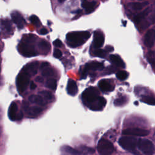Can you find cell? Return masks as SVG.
<instances>
[{
    "mask_svg": "<svg viewBox=\"0 0 155 155\" xmlns=\"http://www.w3.org/2000/svg\"><path fill=\"white\" fill-rule=\"evenodd\" d=\"M90 33L88 31L70 32L66 36L67 44L73 48L81 46L90 38Z\"/></svg>",
    "mask_w": 155,
    "mask_h": 155,
    "instance_id": "1",
    "label": "cell"
},
{
    "mask_svg": "<svg viewBox=\"0 0 155 155\" xmlns=\"http://www.w3.org/2000/svg\"><path fill=\"white\" fill-rule=\"evenodd\" d=\"M35 35H30L28 36L24 37L22 40L18 45V50L20 53L25 57H33L36 56L38 53L35 50V46L33 45Z\"/></svg>",
    "mask_w": 155,
    "mask_h": 155,
    "instance_id": "2",
    "label": "cell"
},
{
    "mask_svg": "<svg viewBox=\"0 0 155 155\" xmlns=\"http://www.w3.org/2000/svg\"><path fill=\"white\" fill-rule=\"evenodd\" d=\"M98 90L93 87H90L85 89L82 94V99L84 103L89 108L94 104L99 97Z\"/></svg>",
    "mask_w": 155,
    "mask_h": 155,
    "instance_id": "3",
    "label": "cell"
},
{
    "mask_svg": "<svg viewBox=\"0 0 155 155\" xmlns=\"http://www.w3.org/2000/svg\"><path fill=\"white\" fill-rule=\"evenodd\" d=\"M30 76L24 71L19 73L16 78V87L19 93H22L27 88L30 82Z\"/></svg>",
    "mask_w": 155,
    "mask_h": 155,
    "instance_id": "4",
    "label": "cell"
},
{
    "mask_svg": "<svg viewBox=\"0 0 155 155\" xmlns=\"http://www.w3.org/2000/svg\"><path fill=\"white\" fill-rule=\"evenodd\" d=\"M97 151L100 155H110L114 151V147L110 141L101 139L97 143Z\"/></svg>",
    "mask_w": 155,
    "mask_h": 155,
    "instance_id": "5",
    "label": "cell"
},
{
    "mask_svg": "<svg viewBox=\"0 0 155 155\" xmlns=\"http://www.w3.org/2000/svg\"><path fill=\"white\" fill-rule=\"evenodd\" d=\"M137 146L139 149L145 155H153L154 153V146L153 143L148 139H139Z\"/></svg>",
    "mask_w": 155,
    "mask_h": 155,
    "instance_id": "6",
    "label": "cell"
},
{
    "mask_svg": "<svg viewBox=\"0 0 155 155\" xmlns=\"http://www.w3.org/2000/svg\"><path fill=\"white\" fill-rule=\"evenodd\" d=\"M138 142L137 139L133 137L124 136L122 137L119 139V144L124 149L127 150H133L137 145Z\"/></svg>",
    "mask_w": 155,
    "mask_h": 155,
    "instance_id": "7",
    "label": "cell"
},
{
    "mask_svg": "<svg viewBox=\"0 0 155 155\" xmlns=\"http://www.w3.org/2000/svg\"><path fill=\"white\" fill-rule=\"evenodd\" d=\"M104 68V64L100 62L92 61L87 63L83 68L81 73V78L85 79L87 76V73L90 70H102Z\"/></svg>",
    "mask_w": 155,
    "mask_h": 155,
    "instance_id": "8",
    "label": "cell"
},
{
    "mask_svg": "<svg viewBox=\"0 0 155 155\" xmlns=\"http://www.w3.org/2000/svg\"><path fill=\"white\" fill-rule=\"evenodd\" d=\"M18 106L15 102H12L8 108V117L12 120H19L23 117L22 112L18 113Z\"/></svg>",
    "mask_w": 155,
    "mask_h": 155,
    "instance_id": "9",
    "label": "cell"
},
{
    "mask_svg": "<svg viewBox=\"0 0 155 155\" xmlns=\"http://www.w3.org/2000/svg\"><path fill=\"white\" fill-rule=\"evenodd\" d=\"M149 134V131L147 130L133 128L124 130L122 134L125 136H146Z\"/></svg>",
    "mask_w": 155,
    "mask_h": 155,
    "instance_id": "10",
    "label": "cell"
},
{
    "mask_svg": "<svg viewBox=\"0 0 155 155\" xmlns=\"http://www.w3.org/2000/svg\"><path fill=\"white\" fill-rule=\"evenodd\" d=\"M104 35L100 30H96L93 35V45L96 48H99L104 45Z\"/></svg>",
    "mask_w": 155,
    "mask_h": 155,
    "instance_id": "11",
    "label": "cell"
},
{
    "mask_svg": "<svg viewBox=\"0 0 155 155\" xmlns=\"http://www.w3.org/2000/svg\"><path fill=\"white\" fill-rule=\"evenodd\" d=\"M11 18L13 22L16 25L19 29H22L25 24V21L22 15L18 12H14L11 14Z\"/></svg>",
    "mask_w": 155,
    "mask_h": 155,
    "instance_id": "12",
    "label": "cell"
},
{
    "mask_svg": "<svg viewBox=\"0 0 155 155\" xmlns=\"http://www.w3.org/2000/svg\"><path fill=\"white\" fill-rule=\"evenodd\" d=\"M144 44L147 47H152L155 42V30L150 29L147 31L143 39Z\"/></svg>",
    "mask_w": 155,
    "mask_h": 155,
    "instance_id": "13",
    "label": "cell"
},
{
    "mask_svg": "<svg viewBox=\"0 0 155 155\" xmlns=\"http://www.w3.org/2000/svg\"><path fill=\"white\" fill-rule=\"evenodd\" d=\"M39 66V62L35 61L27 64L22 69V71L27 73L30 76H34L37 73V70Z\"/></svg>",
    "mask_w": 155,
    "mask_h": 155,
    "instance_id": "14",
    "label": "cell"
},
{
    "mask_svg": "<svg viewBox=\"0 0 155 155\" xmlns=\"http://www.w3.org/2000/svg\"><path fill=\"white\" fill-rule=\"evenodd\" d=\"M98 86L99 88L104 92L111 91L114 89V86L107 81V79H102L98 82Z\"/></svg>",
    "mask_w": 155,
    "mask_h": 155,
    "instance_id": "15",
    "label": "cell"
},
{
    "mask_svg": "<svg viewBox=\"0 0 155 155\" xmlns=\"http://www.w3.org/2000/svg\"><path fill=\"white\" fill-rule=\"evenodd\" d=\"M107 103V101L103 97H99L98 100L93 104L92 105H91L89 108L94 110V111H98V110H101L102 108L105 106Z\"/></svg>",
    "mask_w": 155,
    "mask_h": 155,
    "instance_id": "16",
    "label": "cell"
},
{
    "mask_svg": "<svg viewBox=\"0 0 155 155\" xmlns=\"http://www.w3.org/2000/svg\"><path fill=\"white\" fill-rule=\"evenodd\" d=\"M67 90L68 94L71 96H75L78 93V86L74 80L69 79L67 83Z\"/></svg>",
    "mask_w": 155,
    "mask_h": 155,
    "instance_id": "17",
    "label": "cell"
},
{
    "mask_svg": "<svg viewBox=\"0 0 155 155\" xmlns=\"http://www.w3.org/2000/svg\"><path fill=\"white\" fill-rule=\"evenodd\" d=\"M38 48L42 54H47L49 53L51 49V46L49 42H48L47 41L41 40L38 43Z\"/></svg>",
    "mask_w": 155,
    "mask_h": 155,
    "instance_id": "18",
    "label": "cell"
},
{
    "mask_svg": "<svg viewBox=\"0 0 155 155\" xmlns=\"http://www.w3.org/2000/svg\"><path fill=\"white\" fill-rule=\"evenodd\" d=\"M28 100L31 103H34L40 106H44L46 104L45 101L40 95L32 94L29 96Z\"/></svg>",
    "mask_w": 155,
    "mask_h": 155,
    "instance_id": "19",
    "label": "cell"
},
{
    "mask_svg": "<svg viewBox=\"0 0 155 155\" xmlns=\"http://www.w3.org/2000/svg\"><path fill=\"white\" fill-rule=\"evenodd\" d=\"M24 109L26 113H27V114L31 116H36L40 114L42 111V109L39 107H29L27 106L24 108Z\"/></svg>",
    "mask_w": 155,
    "mask_h": 155,
    "instance_id": "20",
    "label": "cell"
},
{
    "mask_svg": "<svg viewBox=\"0 0 155 155\" xmlns=\"http://www.w3.org/2000/svg\"><path fill=\"white\" fill-rule=\"evenodd\" d=\"M110 59L111 63L117 67H120L122 68L125 67V63L120 58V57L117 54H111L110 56Z\"/></svg>",
    "mask_w": 155,
    "mask_h": 155,
    "instance_id": "21",
    "label": "cell"
},
{
    "mask_svg": "<svg viewBox=\"0 0 155 155\" xmlns=\"http://www.w3.org/2000/svg\"><path fill=\"white\" fill-rule=\"evenodd\" d=\"M96 5V1L88 2L87 0H84L82 2V7L85 10L86 13H90L92 12Z\"/></svg>",
    "mask_w": 155,
    "mask_h": 155,
    "instance_id": "22",
    "label": "cell"
},
{
    "mask_svg": "<svg viewBox=\"0 0 155 155\" xmlns=\"http://www.w3.org/2000/svg\"><path fill=\"white\" fill-rule=\"evenodd\" d=\"M148 4V2H131L129 4L130 7L134 10H141L144 7L147 6Z\"/></svg>",
    "mask_w": 155,
    "mask_h": 155,
    "instance_id": "23",
    "label": "cell"
},
{
    "mask_svg": "<svg viewBox=\"0 0 155 155\" xmlns=\"http://www.w3.org/2000/svg\"><path fill=\"white\" fill-rule=\"evenodd\" d=\"M45 87L52 90H55L57 87V82L53 78H49L45 82Z\"/></svg>",
    "mask_w": 155,
    "mask_h": 155,
    "instance_id": "24",
    "label": "cell"
},
{
    "mask_svg": "<svg viewBox=\"0 0 155 155\" xmlns=\"http://www.w3.org/2000/svg\"><path fill=\"white\" fill-rule=\"evenodd\" d=\"M148 12H149V8H147V9L144 10L143 12L138 13L134 18V22L136 23L139 22L142 19H143L145 18V16H146L148 15Z\"/></svg>",
    "mask_w": 155,
    "mask_h": 155,
    "instance_id": "25",
    "label": "cell"
},
{
    "mask_svg": "<svg viewBox=\"0 0 155 155\" xmlns=\"http://www.w3.org/2000/svg\"><path fill=\"white\" fill-rule=\"evenodd\" d=\"M141 101L149 105H155V98L150 96H143L141 98Z\"/></svg>",
    "mask_w": 155,
    "mask_h": 155,
    "instance_id": "26",
    "label": "cell"
},
{
    "mask_svg": "<svg viewBox=\"0 0 155 155\" xmlns=\"http://www.w3.org/2000/svg\"><path fill=\"white\" fill-rule=\"evenodd\" d=\"M64 150L67 154H71V155H80V154H82L81 152H79L78 150L73 149L71 147H68V146L65 147L64 148Z\"/></svg>",
    "mask_w": 155,
    "mask_h": 155,
    "instance_id": "27",
    "label": "cell"
},
{
    "mask_svg": "<svg viewBox=\"0 0 155 155\" xmlns=\"http://www.w3.org/2000/svg\"><path fill=\"white\" fill-rule=\"evenodd\" d=\"M41 74L43 76H53L54 75V72L52 68L47 67L42 70Z\"/></svg>",
    "mask_w": 155,
    "mask_h": 155,
    "instance_id": "28",
    "label": "cell"
},
{
    "mask_svg": "<svg viewBox=\"0 0 155 155\" xmlns=\"http://www.w3.org/2000/svg\"><path fill=\"white\" fill-rule=\"evenodd\" d=\"M128 73L125 71H119L116 73V77L120 81H124L128 78Z\"/></svg>",
    "mask_w": 155,
    "mask_h": 155,
    "instance_id": "29",
    "label": "cell"
},
{
    "mask_svg": "<svg viewBox=\"0 0 155 155\" xmlns=\"http://www.w3.org/2000/svg\"><path fill=\"white\" fill-rule=\"evenodd\" d=\"M93 54L95 56L104 58L105 56L106 51H105L104 50H102V49H100V48H97V49H96L93 51Z\"/></svg>",
    "mask_w": 155,
    "mask_h": 155,
    "instance_id": "30",
    "label": "cell"
},
{
    "mask_svg": "<svg viewBox=\"0 0 155 155\" xmlns=\"http://www.w3.org/2000/svg\"><path fill=\"white\" fill-rule=\"evenodd\" d=\"M30 21H31V22L35 25L36 27H39L41 25V22L39 19L38 18L37 16L36 15H31L30 17Z\"/></svg>",
    "mask_w": 155,
    "mask_h": 155,
    "instance_id": "31",
    "label": "cell"
},
{
    "mask_svg": "<svg viewBox=\"0 0 155 155\" xmlns=\"http://www.w3.org/2000/svg\"><path fill=\"white\" fill-rule=\"evenodd\" d=\"M39 94L42 95V96H44L45 99H48V100H51L53 97L52 94L51 92L47 91V90H42L39 92Z\"/></svg>",
    "mask_w": 155,
    "mask_h": 155,
    "instance_id": "32",
    "label": "cell"
},
{
    "mask_svg": "<svg viewBox=\"0 0 155 155\" xmlns=\"http://www.w3.org/2000/svg\"><path fill=\"white\" fill-rule=\"evenodd\" d=\"M126 102V99L125 97H120L116 99L114 101V104L115 106H121L124 105Z\"/></svg>",
    "mask_w": 155,
    "mask_h": 155,
    "instance_id": "33",
    "label": "cell"
},
{
    "mask_svg": "<svg viewBox=\"0 0 155 155\" xmlns=\"http://www.w3.org/2000/svg\"><path fill=\"white\" fill-rule=\"evenodd\" d=\"M81 150H82L84 153H94V150L93 148L86 147H81Z\"/></svg>",
    "mask_w": 155,
    "mask_h": 155,
    "instance_id": "34",
    "label": "cell"
},
{
    "mask_svg": "<svg viewBox=\"0 0 155 155\" xmlns=\"http://www.w3.org/2000/svg\"><path fill=\"white\" fill-rule=\"evenodd\" d=\"M62 52L60 50H59L58 48H55L54 50V51H53V56L55 58L59 59L62 56Z\"/></svg>",
    "mask_w": 155,
    "mask_h": 155,
    "instance_id": "35",
    "label": "cell"
},
{
    "mask_svg": "<svg viewBox=\"0 0 155 155\" xmlns=\"http://www.w3.org/2000/svg\"><path fill=\"white\" fill-rule=\"evenodd\" d=\"M2 24H3V25H4L3 26H4V28H5L6 30H8V31L10 30V29H11V28H12V24H11V23L9 21L5 20V21H4L2 22Z\"/></svg>",
    "mask_w": 155,
    "mask_h": 155,
    "instance_id": "36",
    "label": "cell"
},
{
    "mask_svg": "<svg viewBox=\"0 0 155 155\" xmlns=\"http://www.w3.org/2000/svg\"><path fill=\"white\" fill-rule=\"evenodd\" d=\"M53 45L57 47H61L62 46V42H61V40L59 39H56L54 42H53Z\"/></svg>",
    "mask_w": 155,
    "mask_h": 155,
    "instance_id": "37",
    "label": "cell"
},
{
    "mask_svg": "<svg viewBox=\"0 0 155 155\" xmlns=\"http://www.w3.org/2000/svg\"><path fill=\"white\" fill-rule=\"evenodd\" d=\"M48 30L45 28H42L38 31V33L41 35H45L48 33Z\"/></svg>",
    "mask_w": 155,
    "mask_h": 155,
    "instance_id": "38",
    "label": "cell"
},
{
    "mask_svg": "<svg viewBox=\"0 0 155 155\" xmlns=\"http://www.w3.org/2000/svg\"><path fill=\"white\" fill-rule=\"evenodd\" d=\"M48 65H49L48 62H42V63L41 64V67H40V68H41V70H43V69H44V68L48 67Z\"/></svg>",
    "mask_w": 155,
    "mask_h": 155,
    "instance_id": "39",
    "label": "cell"
},
{
    "mask_svg": "<svg viewBox=\"0 0 155 155\" xmlns=\"http://www.w3.org/2000/svg\"><path fill=\"white\" fill-rule=\"evenodd\" d=\"M35 81L38 82H39V83H42L44 82V78L41 76H37L35 79Z\"/></svg>",
    "mask_w": 155,
    "mask_h": 155,
    "instance_id": "40",
    "label": "cell"
},
{
    "mask_svg": "<svg viewBox=\"0 0 155 155\" xmlns=\"http://www.w3.org/2000/svg\"><path fill=\"white\" fill-rule=\"evenodd\" d=\"M36 88V85L34 83V82H31L30 84V88L31 90H35Z\"/></svg>",
    "mask_w": 155,
    "mask_h": 155,
    "instance_id": "41",
    "label": "cell"
},
{
    "mask_svg": "<svg viewBox=\"0 0 155 155\" xmlns=\"http://www.w3.org/2000/svg\"><path fill=\"white\" fill-rule=\"evenodd\" d=\"M113 47L112 46H110V45H108L105 47V50L108 51V52H110V51H112L113 50Z\"/></svg>",
    "mask_w": 155,
    "mask_h": 155,
    "instance_id": "42",
    "label": "cell"
},
{
    "mask_svg": "<svg viewBox=\"0 0 155 155\" xmlns=\"http://www.w3.org/2000/svg\"><path fill=\"white\" fill-rule=\"evenodd\" d=\"M114 68H113V67H110V68H108V70H107V74H110V73H113L114 72Z\"/></svg>",
    "mask_w": 155,
    "mask_h": 155,
    "instance_id": "43",
    "label": "cell"
},
{
    "mask_svg": "<svg viewBox=\"0 0 155 155\" xmlns=\"http://www.w3.org/2000/svg\"><path fill=\"white\" fill-rule=\"evenodd\" d=\"M151 21L153 23H155V12L152 15V17H151Z\"/></svg>",
    "mask_w": 155,
    "mask_h": 155,
    "instance_id": "44",
    "label": "cell"
},
{
    "mask_svg": "<svg viewBox=\"0 0 155 155\" xmlns=\"http://www.w3.org/2000/svg\"><path fill=\"white\" fill-rule=\"evenodd\" d=\"M65 0H58V1L59 2H64Z\"/></svg>",
    "mask_w": 155,
    "mask_h": 155,
    "instance_id": "45",
    "label": "cell"
},
{
    "mask_svg": "<svg viewBox=\"0 0 155 155\" xmlns=\"http://www.w3.org/2000/svg\"><path fill=\"white\" fill-rule=\"evenodd\" d=\"M154 140H155V134H154Z\"/></svg>",
    "mask_w": 155,
    "mask_h": 155,
    "instance_id": "46",
    "label": "cell"
},
{
    "mask_svg": "<svg viewBox=\"0 0 155 155\" xmlns=\"http://www.w3.org/2000/svg\"><path fill=\"white\" fill-rule=\"evenodd\" d=\"M140 1H142V0H140Z\"/></svg>",
    "mask_w": 155,
    "mask_h": 155,
    "instance_id": "47",
    "label": "cell"
}]
</instances>
